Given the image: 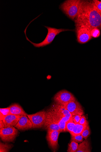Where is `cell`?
<instances>
[{
	"label": "cell",
	"mask_w": 101,
	"mask_h": 152,
	"mask_svg": "<svg viewBox=\"0 0 101 152\" xmlns=\"http://www.w3.org/2000/svg\"><path fill=\"white\" fill-rule=\"evenodd\" d=\"M76 25L82 24L89 28L101 29V16L93 1H81Z\"/></svg>",
	"instance_id": "6da1fadb"
},
{
	"label": "cell",
	"mask_w": 101,
	"mask_h": 152,
	"mask_svg": "<svg viewBox=\"0 0 101 152\" xmlns=\"http://www.w3.org/2000/svg\"><path fill=\"white\" fill-rule=\"evenodd\" d=\"M81 2L80 0H67L61 4L60 9L68 18L74 20L78 15Z\"/></svg>",
	"instance_id": "7a4b0ae2"
},
{
	"label": "cell",
	"mask_w": 101,
	"mask_h": 152,
	"mask_svg": "<svg viewBox=\"0 0 101 152\" xmlns=\"http://www.w3.org/2000/svg\"><path fill=\"white\" fill-rule=\"evenodd\" d=\"M30 24V23L27 26L24 32L27 40L29 41L35 47L37 48H42L50 45L56 36L59 35L61 32L68 31H73V30L68 29H57L54 28L44 26L47 29L48 31L47 36L45 39L42 42L36 44L32 42L29 39L26 34V30L27 28Z\"/></svg>",
	"instance_id": "3957f363"
},
{
	"label": "cell",
	"mask_w": 101,
	"mask_h": 152,
	"mask_svg": "<svg viewBox=\"0 0 101 152\" xmlns=\"http://www.w3.org/2000/svg\"><path fill=\"white\" fill-rule=\"evenodd\" d=\"M76 32L77 41L80 44L87 43L92 38L89 28L84 25H76Z\"/></svg>",
	"instance_id": "277c9868"
},
{
	"label": "cell",
	"mask_w": 101,
	"mask_h": 152,
	"mask_svg": "<svg viewBox=\"0 0 101 152\" xmlns=\"http://www.w3.org/2000/svg\"><path fill=\"white\" fill-rule=\"evenodd\" d=\"M27 116L33 124V129L41 128L46 121V111L42 110L34 114L27 115Z\"/></svg>",
	"instance_id": "5b68a950"
},
{
	"label": "cell",
	"mask_w": 101,
	"mask_h": 152,
	"mask_svg": "<svg viewBox=\"0 0 101 152\" xmlns=\"http://www.w3.org/2000/svg\"><path fill=\"white\" fill-rule=\"evenodd\" d=\"M18 133V130L13 126L0 129V136L2 140L5 142L13 141Z\"/></svg>",
	"instance_id": "8992f818"
},
{
	"label": "cell",
	"mask_w": 101,
	"mask_h": 152,
	"mask_svg": "<svg viewBox=\"0 0 101 152\" xmlns=\"http://www.w3.org/2000/svg\"><path fill=\"white\" fill-rule=\"evenodd\" d=\"M53 100L56 103L63 104L70 102L76 101V99L71 93L67 90H63L55 95Z\"/></svg>",
	"instance_id": "52a82bcc"
},
{
	"label": "cell",
	"mask_w": 101,
	"mask_h": 152,
	"mask_svg": "<svg viewBox=\"0 0 101 152\" xmlns=\"http://www.w3.org/2000/svg\"><path fill=\"white\" fill-rule=\"evenodd\" d=\"M60 131L47 130V139L49 147L54 152L57 150L58 145V138Z\"/></svg>",
	"instance_id": "ba28073f"
},
{
	"label": "cell",
	"mask_w": 101,
	"mask_h": 152,
	"mask_svg": "<svg viewBox=\"0 0 101 152\" xmlns=\"http://www.w3.org/2000/svg\"><path fill=\"white\" fill-rule=\"evenodd\" d=\"M61 104L65 106L73 116L84 115V112L82 107L77 100Z\"/></svg>",
	"instance_id": "9c48e42d"
},
{
	"label": "cell",
	"mask_w": 101,
	"mask_h": 152,
	"mask_svg": "<svg viewBox=\"0 0 101 152\" xmlns=\"http://www.w3.org/2000/svg\"><path fill=\"white\" fill-rule=\"evenodd\" d=\"M14 127L20 130H25L32 128L33 124L27 115H23Z\"/></svg>",
	"instance_id": "30bf717a"
},
{
	"label": "cell",
	"mask_w": 101,
	"mask_h": 152,
	"mask_svg": "<svg viewBox=\"0 0 101 152\" xmlns=\"http://www.w3.org/2000/svg\"><path fill=\"white\" fill-rule=\"evenodd\" d=\"M43 128L47 130L60 131V128L58 123L46 112V118Z\"/></svg>",
	"instance_id": "8fae6325"
},
{
	"label": "cell",
	"mask_w": 101,
	"mask_h": 152,
	"mask_svg": "<svg viewBox=\"0 0 101 152\" xmlns=\"http://www.w3.org/2000/svg\"><path fill=\"white\" fill-rule=\"evenodd\" d=\"M21 116L10 114L6 116L3 120L5 127H14L15 126Z\"/></svg>",
	"instance_id": "7c38bea8"
},
{
	"label": "cell",
	"mask_w": 101,
	"mask_h": 152,
	"mask_svg": "<svg viewBox=\"0 0 101 152\" xmlns=\"http://www.w3.org/2000/svg\"><path fill=\"white\" fill-rule=\"evenodd\" d=\"M51 107L63 116L72 118L73 116L64 105L56 103L53 104Z\"/></svg>",
	"instance_id": "4fadbf2b"
},
{
	"label": "cell",
	"mask_w": 101,
	"mask_h": 152,
	"mask_svg": "<svg viewBox=\"0 0 101 152\" xmlns=\"http://www.w3.org/2000/svg\"><path fill=\"white\" fill-rule=\"evenodd\" d=\"M9 107L10 114L20 116L27 115H28L22 107L18 104H13Z\"/></svg>",
	"instance_id": "5bb4252c"
},
{
	"label": "cell",
	"mask_w": 101,
	"mask_h": 152,
	"mask_svg": "<svg viewBox=\"0 0 101 152\" xmlns=\"http://www.w3.org/2000/svg\"><path fill=\"white\" fill-rule=\"evenodd\" d=\"M91 148L89 140H85L79 145L76 152H91Z\"/></svg>",
	"instance_id": "9a60e30c"
},
{
	"label": "cell",
	"mask_w": 101,
	"mask_h": 152,
	"mask_svg": "<svg viewBox=\"0 0 101 152\" xmlns=\"http://www.w3.org/2000/svg\"><path fill=\"white\" fill-rule=\"evenodd\" d=\"M89 125V123L83 125H81L79 123L76 124L73 132L70 134L71 135L74 136L81 134L83 131Z\"/></svg>",
	"instance_id": "2e32d148"
},
{
	"label": "cell",
	"mask_w": 101,
	"mask_h": 152,
	"mask_svg": "<svg viewBox=\"0 0 101 152\" xmlns=\"http://www.w3.org/2000/svg\"><path fill=\"white\" fill-rule=\"evenodd\" d=\"M9 107L0 109V121H3L4 118L10 114Z\"/></svg>",
	"instance_id": "e0dca14e"
},
{
	"label": "cell",
	"mask_w": 101,
	"mask_h": 152,
	"mask_svg": "<svg viewBox=\"0 0 101 152\" xmlns=\"http://www.w3.org/2000/svg\"><path fill=\"white\" fill-rule=\"evenodd\" d=\"M76 125V124L73 122V118L66 124V131L71 134L73 132L74 128Z\"/></svg>",
	"instance_id": "ac0fdd59"
},
{
	"label": "cell",
	"mask_w": 101,
	"mask_h": 152,
	"mask_svg": "<svg viewBox=\"0 0 101 152\" xmlns=\"http://www.w3.org/2000/svg\"><path fill=\"white\" fill-rule=\"evenodd\" d=\"M79 145L78 143L74 141H71L68 145V151L69 152H76Z\"/></svg>",
	"instance_id": "d6986e66"
},
{
	"label": "cell",
	"mask_w": 101,
	"mask_h": 152,
	"mask_svg": "<svg viewBox=\"0 0 101 152\" xmlns=\"http://www.w3.org/2000/svg\"><path fill=\"white\" fill-rule=\"evenodd\" d=\"M12 148V146L11 145L7 143H3L1 142V143H0V152H9Z\"/></svg>",
	"instance_id": "ffe728a7"
},
{
	"label": "cell",
	"mask_w": 101,
	"mask_h": 152,
	"mask_svg": "<svg viewBox=\"0 0 101 152\" xmlns=\"http://www.w3.org/2000/svg\"><path fill=\"white\" fill-rule=\"evenodd\" d=\"M91 131L89 125L86 127L82 133L81 134L83 138L85 140L87 139V138L90 135Z\"/></svg>",
	"instance_id": "44dd1931"
},
{
	"label": "cell",
	"mask_w": 101,
	"mask_h": 152,
	"mask_svg": "<svg viewBox=\"0 0 101 152\" xmlns=\"http://www.w3.org/2000/svg\"><path fill=\"white\" fill-rule=\"evenodd\" d=\"M84 138L81 134L76 135H71V141H74L77 143L83 142Z\"/></svg>",
	"instance_id": "7402d4cb"
},
{
	"label": "cell",
	"mask_w": 101,
	"mask_h": 152,
	"mask_svg": "<svg viewBox=\"0 0 101 152\" xmlns=\"http://www.w3.org/2000/svg\"><path fill=\"white\" fill-rule=\"evenodd\" d=\"M91 35L92 37L97 38L99 37L100 34V30L97 28L90 29Z\"/></svg>",
	"instance_id": "603a6c76"
},
{
	"label": "cell",
	"mask_w": 101,
	"mask_h": 152,
	"mask_svg": "<svg viewBox=\"0 0 101 152\" xmlns=\"http://www.w3.org/2000/svg\"><path fill=\"white\" fill-rule=\"evenodd\" d=\"M93 1L101 16V2L97 0H94Z\"/></svg>",
	"instance_id": "cb8c5ba5"
},
{
	"label": "cell",
	"mask_w": 101,
	"mask_h": 152,
	"mask_svg": "<svg viewBox=\"0 0 101 152\" xmlns=\"http://www.w3.org/2000/svg\"><path fill=\"white\" fill-rule=\"evenodd\" d=\"M89 123L88 121L86 120L85 116L83 115L82 116L79 124L81 125H85V124Z\"/></svg>",
	"instance_id": "d4e9b609"
},
{
	"label": "cell",
	"mask_w": 101,
	"mask_h": 152,
	"mask_svg": "<svg viewBox=\"0 0 101 152\" xmlns=\"http://www.w3.org/2000/svg\"><path fill=\"white\" fill-rule=\"evenodd\" d=\"M82 116L78 115L73 116L72 118H73V122L76 124L79 123Z\"/></svg>",
	"instance_id": "484cf974"
},
{
	"label": "cell",
	"mask_w": 101,
	"mask_h": 152,
	"mask_svg": "<svg viewBox=\"0 0 101 152\" xmlns=\"http://www.w3.org/2000/svg\"><path fill=\"white\" fill-rule=\"evenodd\" d=\"M5 125L3 121H0V129L5 128Z\"/></svg>",
	"instance_id": "4316f807"
},
{
	"label": "cell",
	"mask_w": 101,
	"mask_h": 152,
	"mask_svg": "<svg viewBox=\"0 0 101 152\" xmlns=\"http://www.w3.org/2000/svg\"><path fill=\"white\" fill-rule=\"evenodd\" d=\"M100 1L101 2V1Z\"/></svg>",
	"instance_id": "83f0119b"
}]
</instances>
